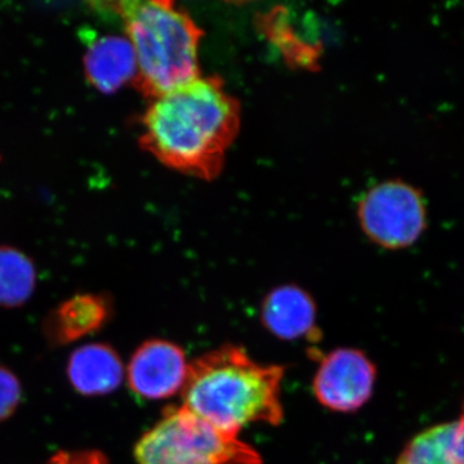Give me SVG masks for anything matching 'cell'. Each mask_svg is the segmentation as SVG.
I'll list each match as a JSON object with an SVG mask.
<instances>
[{"instance_id":"9c48e42d","label":"cell","mask_w":464,"mask_h":464,"mask_svg":"<svg viewBox=\"0 0 464 464\" xmlns=\"http://www.w3.org/2000/svg\"><path fill=\"white\" fill-rule=\"evenodd\" d=\"M261 317L266 329L280 340H313L317 334L315 302L295 285L271 290L262 304Z\"/></svg>"},{"instance_id":"30bf717a","label":"cell","mask_w":464,"mask_h":464,"mask_svg":"<svg viewBox=\"0 0 464 464\" xmlns=\"http://www.w3.org/2000/svg\"><path fill=\"white\" fill-rule=\"evenodd\" d=\"M67 375L79 393L106 395L121 386L124 366L114 348L91 343L79 347L70 356Z\"/></svg>"},{"instance_id":"3957f363","label":"cell","mask_w":464,"mask_h":464,"mask_svg":"<svg viewBox=\"0 0 464 464\" xmlns=\"http://www.w3.org/2000/svg\"><path fill=\"white\" fill-rule=\"evenodd\" d=\"M116 12L136 53L134 83L148 99L199 78L203 30L185 9L168 0H150L118 3Z\"/></svg>"},{"instance_id":"9a60e30c","label":"cell","mask_w":464,"mask_h":464,"mask_svg":"<svg viewBox=\"0 0 464 464\" xmlns=\"http://www.w3.org/2000/svg\"><path fill=\"white\" fill-rule=\"evenodd\" d=\"M48 464H109V460L97 450L61 451Z\"/></svg>"},{"instance_id":"7c38bea8","label":"cell","mask_w":464,"mask_h":464,"mask_svg":"<svg viewBox=\"0 0 464 464\" xmlns=\"http://www.w3.org/2000/svg\"><path fill=\"white\" fill-rule=\"evenodd\" d=\"M36 271L32 259L12 246H0V306L18 307L32 297Z\"/></svg>"},{"instance_id":"5b68a950","label":"cell","mask_w":464,"mask_h":464,"mask_svg":"<svg viewBox=\"0 0 464 464\" xmlns=\"http://www.w3.org/2000/svg\"><path fill=\"white\" fill-rule=\"evenodd\" d=\"M360 226L373 243L387 249L413 246L426 227V207L408 183L387 181L366 192L357 209Z\"/></svg>"},{"instance_id":"4fadbf2b","label":"cell","mask_w":464,"mask_h":464,"mask_svg":"<svg viewBox=\"0 0 464 464\" xmlns=\"http://www.w3.org/2000/svg\"><path fill=\"white\" fill-rule=\"evenodd\" d=\"M451 433L453 422L424 430L406 445L396 464H457L451 456Z\"/></svg>"},{"instance_id":"2e32d148","label":"cell","mask_w":464,"mask_h":464,"mask_svg":"<svg viewBox=\"0 0 464 464\" xmlns=\"http://www.w3.org/2000/svg\"><path fill=\"white\" fill-rule=\"evenodd\" d=\"M451 456L457 464H464V411L459 420L453 422L451 433Z\"/></svg>"},{"instance_id":"8992f818","label":"cell","mask_w":464,"mask_h":464,"mask_svg":"<svg viewBox=\"0 0 464 464\" xmlns=\"http://www.w3.org/2000/svg\"><path fill=\"white\" fill-rule=\"evenodd\" d=\"M377 369L362 351L340 348L324 356L314 378L317 401L340 413H353L373 395Z\"/></svg>"},{"instance_id":"277c9868","label":"cell","mask_w":464,"mask_h":464,"mask_svg":"<svg viewBox=\"0 0 464 464\" xmlns=\"http://www.w3.org/2000/svg\"><path fill=\"white\" fill-rule=\"evenodd\" d=\"M137 464H262L256 449L186 409L172 406L134 448Z\"/></svg>"},{"instance_id":"7a4b0ae2","label":"cell","mask_w":464,"mask_h":464,"mask_svg":"<svg viewBox=\"0 0 464 464\" xmlns=\"http://www.w3.org/2000/svg\"><path fill=\"white\" fill-rule=\"evenodd\" d=\"M283 377L282 366L259 364L227 344L191 362L182 406L232 435L252 423L276 426L284 417Z\"/></svg>"},{"instance_id":"8fae6325","label":"cell","mask_w":464,"mask_h":464,"mask_svg":"<svg viewBox=\"0 0 464 464\" xmlns=\"http://www.w3.org/2000/svg\"><path fill=\"white\" fill-rule=\"evenodd\" d=\"M111 306L102 295H78L63 302L45 322L52 343L67 344L100 331L110 319Z\"/></svg>"},{"instance_id":"5bb4252c","label":"cell","mask_w":464,"mask_h":464,"mask_svg":"<svg viewBox=\"0 0 464 464\" xmlns=\"http://www.w3.org/2000/svg\"><path fill=\"white\" fill-rule=\"evenodd\" d=\"M21 400L20 382L8 369L0 366V422L11 417Z\"/></svg>"},{"instance_id":"52a82bcc","label":"cell","mask_w":464,"mask_h":464,"mask_svg":"<svg viewBox=\"0 0 464 464\" xmlns=\"http://www.w3.org/2000/svg\"><path fill=\"white\" fill-rule=\"evenodd\" d=\"M188 364L181 347L169 341L151 340L137 348L128 365V383L136 395L163 400L182 392Z\"/></svg>"},{"instance_id":"6da1fadb","label":"cell","mask_w":464,"mask_h":464,"mask_svg":"<svg viewBox=\"0 0 464 464\" xmlns=\"http://www.w3.org/2000/svg\"><path fill=\"white\" fill-rule=\"evenodd\" d=\"M141 146L161 164L198 179H216L240 128V105L218 76H199L167 92L143 116Z\"/></svg>"},{"instance_id":"ba28073f","label":"cell","mask_w":464,"mask_h":464,"mask_svg":"<svg viewBox=\"0 0 464 464\" xmlns=\"http://www.w3.org/2000/svg\"><path fill=\"white\" fill-rule=\"evenodd\" d=\"M83 61L88 82L101 93H115L130 82H136V53L127 36L91 38Z\"/></svg>"}]
</instances>
